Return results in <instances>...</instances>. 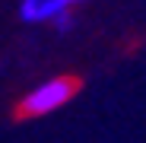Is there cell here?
I'll return each mask as SVG.
<instances>
[{"mask_svg":"<svg viewBox=\"0 0 146 143\" xmlns=\"http://www.w3.org/2000/svg\"><path fill=\"white\" fill-rule=\"evenodd\" d=\"M76 89H80V80H73V76H51V80L38 83L29 95H22V102L16 105V114L19 118H44V114L64 108L73 95H76Z\"/></svg>","mask_w":146,"mask_h":143,"instance_id":"1","label":"cell"},{"mask_svg":"<svg viewBox=\"0 0 146 143\" xmlns=\"http://www.w3.org/2000/svg\"><path fill=\"white\" fill-rule=\"evenodd\" d=\"M67 7L60 0H19V19L22 22H54Z\"/></svg>","mask_w":146,"mask_h":143,"instance_id":"2","label":"cell"},{"mask_svg":"<svg viewBox=\"0 0 146 143\" xmlns=\"http://www.w3.org/2000/svg\"><path fill=\"white\" fill-rule=\"evenodd\" d=\"M51 26H54L57 32H70V29H73V10H64V13L51 22Z\"/></svg>","mask_w":146,"mask_h":143,"instance_id":"3","label":"cell"},{"mask_svg":"<svg viewBox=\"0 0 146 143\" xmlns=\"http://www.w3.org/2000/svg\"><path fill=\"white\" fill-rule=\"evenodd\" d=\"M60 3H64L67 10H73V7H76V3H86V0H60Z\"/></svg>","mask_w":146,"mask_h":143,"instance_id":"4","label":"cell"}]
</instances>
